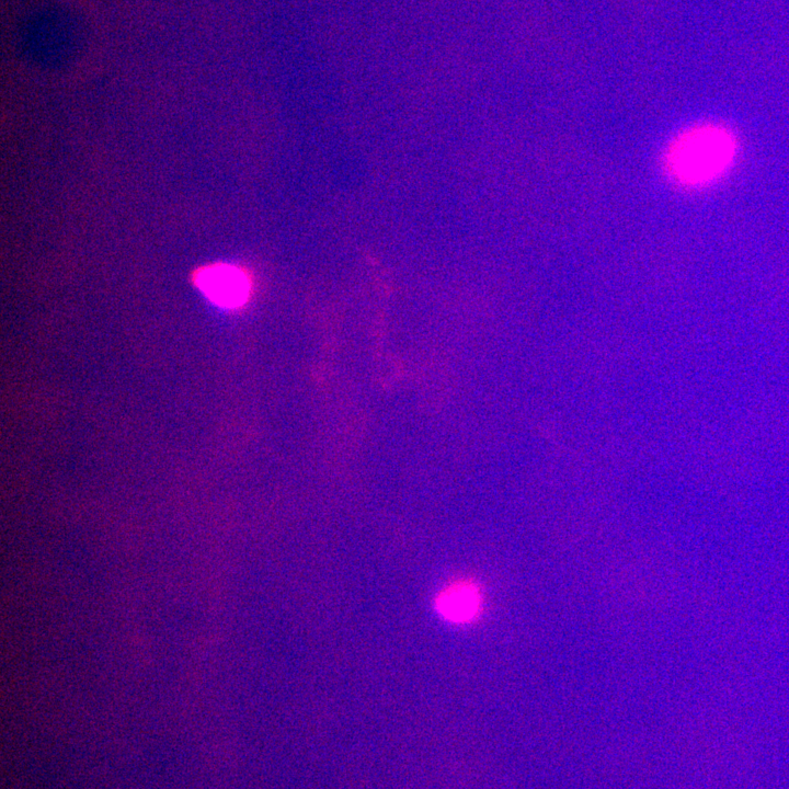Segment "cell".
Listing matches in <instances>:
<instances>
[{"label":"cell","mask_w":789,"mask_h":789,"mask_svg":"<svg viewBox=\"0 0 789 789\" xmlns=\"http://www.w3.org/2000/svg\"><path fill=\"white\" fill-rule=\"evenodd\" d=\"M735 134L717 122L695 123L667 144L663 165L668 178L685 188H701L718 182L735 162Z\"/></svg>","instance_id":"1"},{"label":"cell","mask_w":789,"mask_h":789,"mask_svg":"<svg viewBox=\"0 0 789 789\" xmlns=\"http://www.w3.org/2000/svg\"><path fill=\"white\" fill-rule=\"evenodd\" d=\"M197 284L206 297L225 308H237L248 299L249 281L243 272L231 265H215L199 273Z\"/></svg>","instance_id":"2"},{"label":"cell","mask_w":789,"mask_h":789,"mask_svg":"<svg viewBox=\"0 0 789 789\" xmlns=\"http://www.w3.org/2000/svg\"><path fill=\"white\" fill-rule=\"evenodd\" d=\"M435 605L445 620L469 624L481 613L482 593L471 580L455 581L439 592Z\"/></svg>","instance_id":"3"}]
</instances>
